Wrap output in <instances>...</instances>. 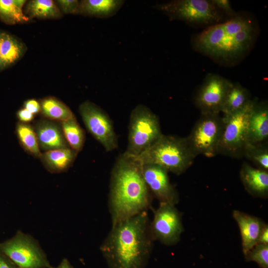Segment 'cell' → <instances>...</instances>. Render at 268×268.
I'll return each mask as SVG.
<instances>
[{
	"label": "cell",
	"instance_id": "603a6c76",
	"mask_svg": "<svg viewBox=\"0 0 268 268\" xmlns=\"http://www.w3.org/2000/svg\"><path fill=\"white\" fill-rule=\"evenodd\" d=\"M40 105L42 114L50 120L62 122L75 116L67 105L55 97L49 96L43 98Z\"/></svg>",
	"mask_w": 268,
	"mask_h": 268
},
{
	"label": "cell",
	"instance_id": "484cf974",
	"mask_svg": "<svg viewBox=\"0 0 268 268\" xmlns=\"http://www.w3.org/2000/svg\"><path fill=\"white\" fill-rule=\"evenodd\" d=\"M16 131L22 147L29 154L40 158L42 153L34 128L27 123H19Z\"/></svg>",
	"mask_w": 268,
	"mask_h": 268
},
{
	"label": "cell",
	"instance_id": "e0dca14e",
	"mask_svg": "<svg viewBox=\"0 0 268 268\" xmlns=\"http://www.w3.org/2000/svg\"><path fill=\"white\" fill-rule=\"evenodd\" d=\"M240 178L246 190L251 195L266 197L268 194V172L244 162L240 172Z\"/></svg>",
	"mask_w": 268,
	"mask_h": 268
},
{
	"label": "cell",
	"instance_id": "3957f363",
	"mask_svg": "<svg viewBox=\"0 0 268 268\" xmlns=\"http://www.w3.org/2000/svg\"><path fill=\"white\" fill-rule=\"evenodd\" d=\"M257 31L252 21L241 15L206 28L194 38L199 52L224 63L242 57L254 44Z\"/></svg>",
	"mask_w": 268,
	"mask_h": 268
},
{
	"label": "cell",
	"instance_id": "8992f818",
	"mask_svg": "<svg viewBox=\"0 0 268 268\" xmlns=\"http://www.w3.org/2000/svg\"><path fill=\"white\" fill-rule=\"evenodd\" d=\"M253 99L243 108L228 116H223L224 127L217 154L234 158L243 156L248 143V127L253 108L257 101Z\"/></svg>",
	"mask_w": 268,
	"mask_h": 268
},
{
	"label": "cell",
	"instance_id": "e575fe53",
	"mask_svg": "<svg viewBox=\"0 0 268 268\" xmlns=\"http://www.w3.org/2000/svg\"><path fill=\"white\" fill-rule=\"evenodd\" d=\"M73 268L69 261L66 258L63 259L57 268Z\"/></svg>",
	"mask_w": 268,
	"mask_h": 268
},
{
	"label": "cell",
	"instance_id": "30bf717a",
	"mask_svg": "<svg viewBox=\"0 0 268 268\" xmlns=\"http://www.w3.org/2000/svg\"><path fill=\"white\" fill-rule=\"evenodd\" d=\"M78 111L88 132L106 151L118 147L117 136L112 121L104 110L92 102L85 101L79 105Z\"/></svg>",
	"mask_w": 268,
	"mask_h": 268
},
{
	"label": "cell",
	"instance_id": "8fae6325",
	"mask_svg": "<svg viewBox=\"0 0 268 268\" xmlns=\"http://www.w3.org/2000/svg\"><path fill=\"white\" fill-rule=\"evenodd\" d=\"M175 205L159 203L154 211L149 228L154 241L158 240L166 245L179 242L183 228L181 215Z\"/></svg>",
	"mask_w": 268,
	"mask_h": 268
},
{
	"label": "cell",
	"instance_id": "d6a6232c",
	"mask_svg": "<svg viewBox=\"0 0 268 268\" xmlns=\"http://www.w3.org/2000/svg\"><path fill=\"white\" fill-rule=\"evenodd\" d=\"M0 268H17L5 256L0 252Z\"/></svg>",
	"mask_w": 268,
	"mask_h": 268
},
{
	"label": "cell",
	"instance_id": "7a4b0ae2",
	"mask_svg": "<svg viewBox=\"0 0 268 268\" xmlns=\"http://www.w3.org/2000/svg\"><path fill=\"white\" fill-rule=\"evenodd\" d=\"M147 211L112 225L100 250L113 268H141L153 246Z\"/></svg>",
	"mask_w": 268,
	"mask_h": 268
},
{
	"label": "cell",
	"instance_id": "cb8c5ba5",
	"mask_svg": "<svg viewBox=\"0 0 268 268\" xmlns=\"http://www.w3.org/2000/svg\"><path fill=\"white\" fill-rule=\"evenodd\" d=\"M26 3L25 0H0V19L10 25L29 22L22 9Z\"/></svg>",
	"mask_w": 268,
	"mask_h": 268
},
{
	"label": "cell",
	"instance_id": "277c9868",
	"mask_svg": "<svg viewBox=\"0 0 268 268\" xmlns=\"http://www.w3.org/2000/svg\"><path fill=\"white\" fill-rule=\"evenodd\" d=\"M196 157L186 137L163 134L136 158L140 163L157 164L168 172L180 175L192 165Z\"/></svg>",
	"mask_w": 268,
	"mask_h": 268
},
{
	"label": "cell",
	"instance_id": "f546056e",
	"mask_svg": "<svg viewBox=\"0 0 268 268\" xmlns=\"http://www.w3.org/2000/svg\"><path fill=\"white\" fill-rule=\"evenodd\" d=\"M214 5L220 10L230 16L231 17L237 15L232 9L230 2L228 0H211Z\"/></svg>",
	"mask_w": 268,
	"mask_h": 268
},
{
	"label": "cell",
	"instance_id": "4fadbf2b",
	"mask_svg": "<svg viewBox=\"0 0 268 268\" xmlns=\"http://www.w3.org/2000/svg\"><path fill=\"white\" fill-rule=\"evenodd\" d=\"M144 180L151 195L159 203L175 205L179 201L177 191L170 182L168 171L153 163H141Z\"/></svg>",
	"mask_w": 268,
	"mask_h": 268
},
{
	"label": "cell",
	"instance_id": "52a82bcc",
	"mask_svg": "<svg viewBox=\"0 0 268 268\" xmlns=\"http://www.w3.org/2000/svg\"><path fill=\"white\" fill-rule=\"evenodd\" d=\"M154 7L170 20L196 24L217 23L223 16L211 0H174L157 4Z\"/></svg>",
	"mask_w": 268,
	"mask_h": 268
},
{
	"label": "cell",
	"instance_id": "5bb4252c",
	"mask_svg": "<svg viewBox=\"0 0 268 268\" xmlns=\"http://www.w3.org/2000/svg\"><path fill=\"white\" fill-rule=\"evenodd\" d=\"M233 216L240 229L243 252L246 255L258 244L266 224L259 218L239 210H234Z\"/></svg>",
	"mask_w": 268,
	"mask_h": 268
},
{
	"label": "cell",
	"instance_id": "5b68a950",
	"mask_svg": "<svg viewBox=\"0 0 268 268\" xmlns=\"http://www.w3.org/2000/svg\"><path fill=\"white\" fill-rule=\"evenodd\" d=\"M163 134L158 117L147 106L138 104L132 110L125 154L137 157Z\"/></svg>",
	"mask_w": 268,
	"mask_h": 268
},
{
	"label": "cell",
	"instance_id": "ba28073f",
	"mask_svg": "<svg viewBox=\"0 0 268 268\" xmlns=\"http://www.w3.org/2000/svg\"><path fill=\"white\" fill-rule=\"evenodd\" d=\"M0 252L17 268H54L38 242L21 231H18L12 238L0 243Z\"/></svg>",
	"mask_w": 268,
	"mask_h": 268
},
{
	"label": "cell",
	"instance_id": "9c48e42d",
	"mask_svg": "<svg viewBox=\"0 0 268 268\" xmlns=\"http://www.w3.org/2000/svg\"><path fill=\"white\" fill-rule=\"evenodd\" d=\"M201 115L190 134L186 138L196 157L203 155L210 158L217 154L224 120L219 114Z\"/></svg>",
	"mask_w": 268,
	"mask_h": 268
},
{
	"label": "cell",
	"instance_id": "d6986e66",
	"mask_svg": "<svg viewBox=\"0 0 268 268\" xmlns=\"http://www.w3.org/2000/svg\"><path fill=\"white\" fill-rule=\"evenodd\" d=\"M78 152L70 147L46 151L40 159L45 168L52 173L67 170L73 163Z\"/></svg>",
	"mask_w": 268,
	"mask_h": 268
},
{
	"label": "cell",
	"instance_id": "2e32d148",
	"mask_svg": "<svg viewBox=\"0 0 268 268\" xmlns=\"http://www.w3.org/2000/svg\"><path fill=\"white\" fill-rule=\"evenodd\" d=\"M268 137V106L266 102H259L254 106L248 127V143H262Z\"/></svg>",
	"mask_w": 268,
	"mask_h": 268
},
{
	"label": "cell",
	"instance_id": "83f0119b",
	"mask_svg": "<svg viewBox=\"0 0 268 268\" xmlns=\"http://www.w3.org/2000/svg\"><path fill=\"white\" fill-rule=\"evenodd\" d=\"M245 256L248 260L257 263L262 268H268V245L258 244Z\"/></svg>",
	"mask_w": 268,
	"mask_h": 268
},
{
	"label": "cell",
	"instance_id": "ac0fdd59",
	"mask_svg": "<svg viewBox=\"0 0 268 268\" xmlns=\"http://www.w3.org/2000/svg\"><path fill=\"white\" fill-rule=\"evenodd\" d=\"M125 2L122 0H83L79 1L78 14L108 18L116 14Z\"/></svg>",
	"mask_w": 268,
	"mask_h": 268
},
{
	"label": "cell",
	"instance_id": "d4e9b609",
	"mask_svg": "<svg viewBox=\"0 0 268 268\" xmlns=\"http://www.w3.org/2000/svg\"><path fill=\"white\" fill-rule=\"evenodd\" d=\"M61 123L63 133L69 146L77 152L81 151L84 146L85 135L75 116Z\"/></svg>",
	"mask_w": 268,
	"mask_h": 268
},
{
	"label": "cell",
	"instance_id": "d590c367",
	"mask_svg": "<svg viewBox=\"0 0 268 268\" xmlns=\"http://www.w3.org/2000/svg\"><path fill=\"white\" fill-rule=\"evenodd\" d=\"M0 68H1V55H0Z\"/></svg>",
	"mask_w": 268,
	"mask_h": 268
},
{
	"label": "cell",
	"instance_id": "4dcf8cb0",
	"mask_svg": "<svg viewBox=\"0 0 268 268\" xmlns=\"http://www.w3.org/2000/svg\"><path fill=\"white\" fill-rule=\"evenodd\" d=\"M24 107L33 114H36L41 111L40 103L34 99H29L25 101Z\"/></svg>",
	"mask_w": 268,
	"mask_h": 268
},
{
	"label": "cell",
	"instance_id": "9a60e30c",
	"mask_svg": "<svg viewBox=\"0 0 268 268\" xmlns=\"http://www.w3.org/2000/svg\"><path fill=\"white\" fill-rule=\"evenodd\" d=\"M36 133L40 149L45 151L69 147L62 129L50 120L37 122L33 128Z\"/></svg>",
	"mask_w": 268,
	"mask_h": 268
},
{
	"label": "cell",
	"instance_id": "836d02e7",
	"mask_svg": "<svg viewBox=\"0 0 268 268\" xmlns=\"http://www.w3.org/2000/svg\"><path fill=\"white\" fill-rule=\"evenodd\" d=\"M258 244L268 245V227L266 224L260 234Z\"/></svg>",
	"mask_w": 268,
	"mask_h": 268
},
{
	"label": "cell",
	"instance_id": "44dd1931",
	"mask_svg": "<svg viewBox=\"0 0 268 268\" xmlns=\"http://www.w3.org/2000/svg\"><path fill=\"white\" fill-rule=\"evenodd\" d=\"M249 91L238 83H233L225 98L221 112L224 117L243 108L251 100Z\"/></svg>",
	"mask_w": 268,
	"mask_h": 268
},
{
	"label": "cell",
	"instance_id": "1f68e13d",
	"mask_svg": "<svg viewBox=\"0 0 268 268\" xmlns=\"http://www.w3.org/2000/svg\"><path fill=\"white\" fill-rule=\"evenodd\" d=\"M17 117L21 123H27L32 121L34 118L32 114L25 108L20 109L17 113Z\"/></svg>",
	"mask_w": 268,
	"mask_h": 268
},
{
	"label": "cell",
	"instance_id": "ffe728a7",
	"mask_svg": "<svg viewBox=\"0 0 268 268\" xmlns=\"http://www.w3.org/2000/svg\"><path fill=\"white\" fill-rule=\"evenodd\" d=\"M26 50L25 45L17 38L7 33L0 32V70L16 63Z\"/></svg>",
	"mask_w": 268,
	"mask_h": 268
},
{
	"label": "cell",
	"instance_id": "f1b7e54d",
	"mask_svg": "<svg viewBox=\"0 0 268 268\" xmlns=\"http://www.w3.org/2000/svg\"><path fill=\"white\" fill-rule=\"evenodd\" d=\"M56 2L61 10L64 14H78L79 1L77 0H58Z\"/></svg>",
	"mask_w": 268,
	"mask_h": 268
},
{
	"label": "cell",
	"instance_id": "4316f807",
	"mask_svg": "<svg viewBox=\"0 0 268 268\" xmlns=\"http://www.w3.org/2000/svg\"><path fill=\"white\" fill-rule=\"evenodd\" d=\"M243 156L253 162L258 168L266 171L268 170V145L262 143L252 144L248 143L246 145Z\"/></svg>",
	"mask_w": 268,
	"mask_h": 268
},
{
	"label": "cell",
	"instance_id": "6da1fadb",
	"mask_svg": "<svg viewBox=\"0 0 268 268\" xmlns=\"http://www.w3.org/2000/svg\"><path fill=\"white\" fill-rule=\"evenodd\" d=\"M152 197L140 162L125 153L119 156L110 177L108 203L112 225L147 211Z\"/></svg>",
	"mask_w": 268,
	"mask_h": 268
},
{
	"label": "cell",
	"instance_id": "7402d4cb",
	"mask_svg": "<svg viewBox=\"0 0 268 268\" xmlns=\"http://www.w3.org/2000/svg\"><path fill=\"white\" fill-rule=\"evenodd\" d=\"M24 14L30 19H55L62 16L56 1L52 0H32L27 2Z\"/></svg>",
	"mask_w": 268,
	"mask_h": 268
},
{
	"label": "cell",
	"instance_id": "7c38bea8",
	"mask_svg": "<svg viewBox=\"0 0 268 268\" xmlns=\"http://www.w3.org/2000/svg\"><path fill=\"white\" fill-rule=\"evenodd\" d=\"M233 82L217 74H209L200 87L195 104L201 114H219Z\"/></svg>",
	"mask_w": 268,
	"mask_h": 268
}]
</instances>
